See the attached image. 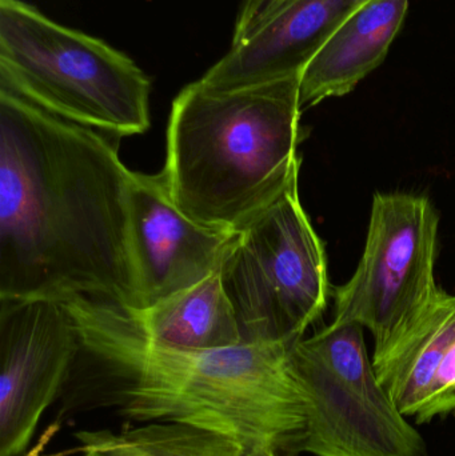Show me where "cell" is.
Wrapping results in <instances>:
<instances>
[{
  "label": "cell",
  "mask_w": 455,
  "mask_h": 456,
  "mask_svg": "<svg viewBox=\"0 0 455 456\" xmlns=\"http://www.w3.org/2000/svg\"><path fill=\"white\" fill-rule=\"evenodd\" d=\"M112 139L0 88V299L141 310L128 233L134 171Z\"/></svg>",
  "instance_id": "obj_1"
},
{
  "label": "cell",
  "mask_w": 455,
  "mask_h": 456,
  "mask_svg": "<svg viewBox=\"0 0 455 456\" xmlns=\"http://www.w3.org/2000/svg\"><path fill=\"white\" fill-rule=\"evenodd\" d=\"M80 350L61 394V419L114 412L130 423H175L238 442L246 454L294 456L305 402L293 345L240 343L179 350L147 337L133 311L85 297L64 299Z\"/></svg>",
  "instance_id": "obj_2"
},
{
  "label": "cell",
  "mask_w": 455,
  "mask_h": 456,
  "mask_svg": "<svg viewBox=\"0 0 455 456\" xmlns=\"http://www.w3.org/2000/svg\"><path fill=\"white\" fill-rule=\"evenodd\" d=\"M299 77L234 90L198 80L179 93L162 175L187 216L238 231L299 178Z\"/></svg>",
  "instance_id": "obj_3"
},
{
  "label": "cell",
  "mask_w": 455,
  "mask_h": 456,
  "mask_svg": "<svg viewBox=\"0 0 455 456\" xmlns=\"http://www.w3.org/2000/svg\"><path fill=\"white\" fill-rule=\"evenodd\" d=\"M0 88L115 138L151 125V80L133 59L21 0H0Z\"/></svg>",
  "instance_id": "obj_4"
},
{
  "label": "cell",
  "mask_w": 455,
  "mask_h": 456,
  "mask_svg": "<svg viewBox=\"0 0 455 456\" xmlns=\"http://www.w3.org/2000/svg\"><path fill=\"white\" fill-rule=\"evenodd\" d=\"M219 273L242 343L294 345L322 316L331 294L328 256L298 179L235 231Z\"/></svg>",
  "instance_id": "obj_5"
},
{
  "label": "cell",
  "mask_w": 455,
  "mask_h": 456,
  "mask_svg": "<svg viewBox=\"0 0 455 456\" xmlns=\"http://www.w3.org/2000/svg\"><path fill=\"white\" fill-rule=\"evenodd\" d=\"M290 359L305 402L294 456H427L379 382L361 324L331 322L294 343Z\"/></svg>",
  "instance_id": "obj_6"
},
{
  "label": "cell",
  "mask_w": 455,
  "mask_h": 456,
  "mask_svg": "<svg viewBox=\"0 0 455 456\" xmlns=\"http://www.w3.org/2000/svg\"><path fill=\"white\" fill-rule=\"evenodd\" d=\"M438 216L424 197L374 195L365 251L334 292L333 323L368 327L374 348L410 326L437 295Z\"/></svg>",
  "instance_id": "obj_7"
},
{
  "label": "cell",
  "mask_w": 455,
  "mask_h": 456,
  "mask_svg": "<svg viewBox=\"0 0 455 456\" xmlns=\"http://www.w3.org/2000/svg\"><path fill=\"white\" fill-rule=\"evenodd\" d=\"M79 350V330L63 300L0 299V456L26 452Z\"/></svg>",
  "instance_id": "obj_8"
},
{
  "label": "cell",
  "mask_w": 455,
  "mask_h": 456,
  "mask_svg": "<svg viewBox=\"0 0 455 456\" xmlns=\"http://www.w3.org/2000/svg\"><path fill=\"white\" fill-rule=\"evenodd\" d=\"M128 233L143 311L221 270L235 231L203 226L187 216L174 203L162 174L134 173Z\"/></svg>",
  "instance_id": "obj_9"
},
{
  "label": "cell",
  "mask_w": 455,
  "mask_h": 456,
  "mask_svg": "<svg viewBox=\"0 0 455 456\" xmlns=\"http://www.w3.org/2000/svg\"><path fill=\"white\" fill-rule=\"evenodd\" d=\"M368 0H286L216 61L200 82L234 90L301 75L347 16Z\"/></svg>",
  "instance_id": "obj_10"
},
{
  "label": "cell",
  "mask_w": 455,
  "mask_h": 456,
  "mask_svg": "<svg viewBox=\"0 0 455 456\" xmlns=\"http://www.w3.org/2000/svg\"><path fill=\"white\" fill-rule=\"evenodd\" d=\"M373 366L408 419L455 414V295L438 289L410 326L374 348Z\"/></svg>",
  "instance_id": "obj_11"
},
{
  "label": "cell",
  "mask_w": 455,
  "mask_h": 456,
  "mask_svg": "<svg viewBox=\"0 0 455 456\" xmlns=\"http://www.w3.org/2000/svg\"><path fill=\"white\" fill-rule=\"evenodd\" d=\"M410 0H368L353 11L299 77L302 110L352 93L384 63Z\"/></svg>",
  "instance_id": "obj_12"
},
{
  "label": "cell",
  "mask_w": 455,
  "mask_h": 456,
  "mask_svg": "<svg viewBox=\"0 0 455 456\" xmlns=\"http://www.w3.org/2000/svg\"><path fill=\"white\" fill-rule=\"evenodd\" d=\"M133 313L147 337L166 347L205 351L242 343L219 271L146 310Z\"/></svg>",
  "instance_id": "obj_13"
},
{
  "label": "cell",
  "mask_w": 455,
  "mask_h": 456,
  "mask_svg": "<svg viewBox=\"0 0 455 456\" xmlns=\"http://www.w3.org/2000/svg\"><path fill=\"white\" fill-rule=\"evenodd\" d=\"M74 452L103 456H245L238 442L175 423L125 426L119 431L80 430Z\"/></svg>",
  "instance_id": "obj_14"
},
{
  "label": "cell",
  "mask_w": 455,
  "mask_h": 456,
  "mask_svg": "<svg viewBox=\"0 0 455 456\" xmlns=\"http://www.w3.org/2000/svg\"><path fill=\"white\" fill-rule=\"evenodd\" d=\"M286 0H256L253 4L242 5L237 24H235L234 37L232 45L245 39L246 35L259 23L269 16L272 11L277 10Z\"/></svg>",
  "instance_id": "obj_15"
},
{
  "label": "cell",
  "mask_w": 455,
  "mask_h": 456,
  "mask_svg": "<svg viewBox=\"0 0 455 456\" xmlns=\"http://www.w3.org/2000/svg\"><path fill=\"white\" fill-rule=\"evenodd\" d=\"M245 456H283L274 450H256V452H248Z\"/></svg>",
  "instance_id": "obj_16"
},
{
  "label": "cell",
  "mask_w": 455,
  "mask_h": 456,
  "mask_svg": "<svg viewBox=\"0 0 455 456\" xmlns=\"http://www.w3.org/2000/svg\"><path fill=\"white\" fill-rule=\"evenodd\" d=\"M82 456H103V455L96 454V452H83Z\"/></svg>",
  "instance_id": "obj_17"
},
{
  "label": "cell",
  "mask_w": 455,
  "mask_h": 456,
  "mask_svg": "<svg viewBox=\"0 0 455 456\" xmlns=\"http://www.w3.org/2000/svg\"><path fill=\"white\" fill-rule=\"evenodd\" d=\"M256 0H245V3H243V5H248L253 4V3H256Z\"/></svg>",
  "instance_id": "obj_18"
}]
</instances>
